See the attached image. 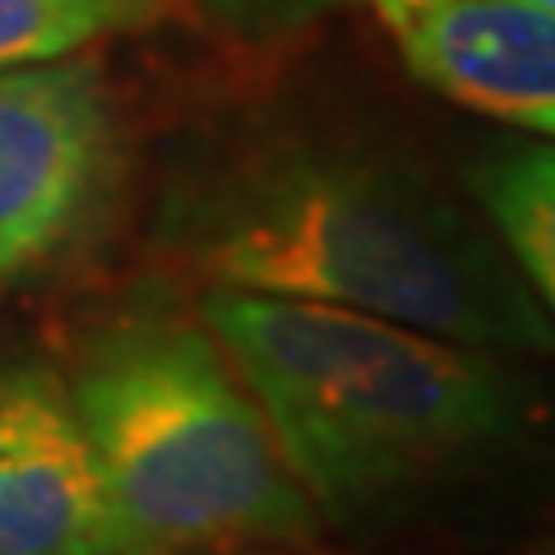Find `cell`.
Listing matches in <instances>:
<instances>
[{"instance_id":"cell-1","label":"cell","mask_w":555,"mask_h":555,"mask_svg":"<svg viewBox=\"0 0 555 555\" xmlns=\"http://www.w3.org/2000/svg\"><path fill=\"white\" fill-rule=\"evenodd\" d=\"M177 236L214 287L361 310L481 352L555 343L500 236L393 158L264 153L185 195Z\"/></svg>"},{"instance_id":"cell-2","label":"cell","mask_w":555,"mask_h":555,"mask_svg":"<svg viewBox=\"0 0 555 555\" xmlns=\"http://www.w3.org/2000/svg\"><path fill=\"white\" fill-rule=\"evenodd\" d=\"M199 315L328 518L454 473L518 426L514 379L481 347L236 287H208Z\"/></svg>"},{"instance_id":"cell-3","label":"cell","mask_w":555,"mask_h":555,"mask_svg":"<svg viewBox=\"0 0 555 555\" xmlns=\"http://www.w3.org/2000/svg\"><path fill=\"white\" fill-rule=\"evenodd\" d=\"M65 389L134 555L292 546L315 528V505L208 328L130 315L83 347Z\"/></svg>"},{"instance_id":"cell-4","label":"cell","mask_w":555,"mask_h":555,"mask_svg":"<svg viewBox=\"0 0 555 555\" xmlns=\"http://www.w3.org/2000/svg\"><path fill=\"white\" fill-rule=\"evenodd\" d=\"M116 177L98 65L0 69V283L47 269L93 228Z\"/></svg>"},{"instance_id":"cell-5","label":"cell","mask_w":555,"mask_h":555,"mask_svg":"<svg viewBox=\"0 0 555 555\" xmlns=\"http://www.w3.org/2000/svg\"><path fill=\"white\" fill-rule=\"evenodd\" d=\"M0 555H134L61 375L0 371Z\"/></svg>"},{"instance_id":"cell-6","label":"cell","mask_w":555,"mask_h":555,"mask_svg":"<svg viewBox=\"0 0 555 555\" xmlns=\"http://www.w3.org/2000/svg\"><path fill=\"white\" fill-rule=\"evenodd\" d=\"M393 38L430 93L532 130L555 149V10L532 0H467Z\"/></svg>"},{"instance_id":"cell-7","label":"cell","mask_w":555,"mask_h":555,"mask_svg":"<svg viewBox=\"0 0 555 555\" xmlns=\"http://www.w3.org/2000/svg\"><path fill=\"white\" fill-rule=\"evenodd\" d=\"M467 185L486 228L555 324V149L518 139L491 144L467 163Z\"/></svg>"},{"instance_id":"cell-8","label":"cell","mask_w":555,"mask_h":555,"mask_svg":"<svg viewBox=\"0 0 555 555\" xmlns=\"http://www.w3.org/2000/svg\"><path fill=\"white\" fill-rule=\"evenodd\" d=\"M153 14L158 0H0V69L61 61Z\"/></svg>"},{"instance_id":"cell-9","label":"cell","mask_w":555,"mask_h":555,"mask_svg":"<svg viewBox=\"0 0 555 555\" xmlns=\"http://www.w3.org/2000/svg\"><path fill=\"white\" fill-rule=\"evenodd\" d=\"M214 24L246 33V38H278V33L306 28L334 14L347 0H195Z\"/></svg>"},{"instance_id":"cell-10","label":"cell","mask_w":555,"mask_h":555,"mask_svg":"<svg viewBox=\"0 0 555 555\" xmlns=\"http://www.w3.org/2000/svg\"><path fill=\"white\" fill-rule=\"evenodd\" d=\"M371 5H375L379 24H385L389 33H403L408 24L426 20V14L449 10V5H467V0H371Z\"/></svg>"},{"instance_id":"cell-11","label":"cell","mask_w":555,"mask_h":555,"mask_svg":"<svg viewBox=\"0 0 555 555\" xmlns=\"http://www.w3.org/2000/svg\"><path fill=\"white\" fill-rule=\"evenodd\" d=\"M532 5H546V10H555V0H532Z\"/></svg>"},{"instance_id":"cell-12","label":"cell","mask_w":555,"mask_h":555,"mask_svg":"<svg viewBox=\"0 0 555 555\" xmlns=\"http://www.w3.org/2000/svg\"><path fill=\"white\" fill-rule=\"evenodd\" d=\"M278 555H292V551H278Z\"/></svg>"}]
</instances>
